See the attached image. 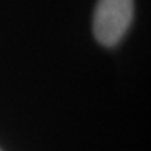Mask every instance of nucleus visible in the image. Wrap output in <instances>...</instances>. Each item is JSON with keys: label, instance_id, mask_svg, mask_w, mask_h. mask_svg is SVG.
<instances>
[{"label": "nucleus", "instance_id": "nucleus-1", "mask_svg": "<svg viewBox=\"0 0 151 151\" xmlns=\"http://www.w3.org/2000/svg\"><path fill=\"white\" fill-rule=\"evenodd\" d=\"M133 0H98L92 29L98 42L115 46L124 37L133 20Z\"/></svg>", "mask_w": 151, "mask_h": 151}]
</instances>
